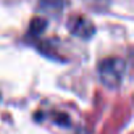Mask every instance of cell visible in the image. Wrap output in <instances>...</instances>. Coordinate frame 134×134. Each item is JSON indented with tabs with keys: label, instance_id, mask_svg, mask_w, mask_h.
Instances as JSON below:
<instances>
[{
	"label": "cell",
	"instance_id": "obj_1",
	"mask_svg": "<svg viewBox=\"0 0 134 134\" xmlns=\"http://www.w3.org/2000/svg\"><path fill=\"white\" fill-rule=\"evenodd\" d=\"M126 64L121 58L110 57L105 58L99 64V76L104 86L109 88H116L121 84L125 75Z\"/></svg>",
	"mask_w": 134,
	"mask_h": 134
},
{
	"label": "cell",
	"instance_id": "obj_2",
	"mask_svg": "<svg viewBox=\"0 0 134 134\" xmlns=\"http://www.w3.org/2000/svg\"><path fill=\"white\" fill-rule=\"evenodd\" d=\"M93 25L91 24V21H88L87 19H79L78 21L74 23L72 25V33L82 37V38H90L93 34Z\"/></svg>",
	"mask_w": 134,
	"mask_h": 134
},
{
	"label": "cell",
	"instance_id": "obj_3",
	"mask_svg": "<svg viewBox=\"0 0 134 134\" xmlns=\"http://www.w3.org/2000/svg\"><path fill=\"white\" fill-rule=\"evenodd\" d=\"M46 26H47L46 20H43V19H34L32 21V24H30V32L33 34H40V33H42L46 29Z\"/></svg>",
	"mask_w": 134,
	"mask_h": 134
},
{
	"label": "cell",
	"instance_id": "obj_4",
	"mask_svg": "<svg viewBox=\"0 0 134 134\" xmlns=\"http://www.w3.org/2000/svg\"><path fill=\"white\" fill-rule=\"evenodd\" d=\"M42 8L43 9H60L62 8V0H42Z\"/></svg>",
	"mask_w": 134,
	"mask_h": 134
}]
</instances>
